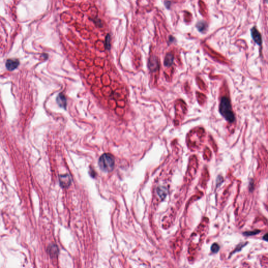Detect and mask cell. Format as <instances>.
<instances>
[{
	"instance_id": "obj_1",
	"label": "cell",
	"mask_w": 268,
	"mask_h": 268,
	"mask_svg": "<svg viewBox=\"0 0 268 268\" xmlns=\"http://www.w3.org/2000/svg\"><path fill=\"white\" fill-rule=\"evenodd\" d=\"M220 113L226 120L232 122L235 120V115L232 110L229 99L227 97H222L219 107Z\"/></svg>"
},
{
	"instance_id": "obj_2",
	"label": "cell",
	"mask_w": 268,
	"mask_h": 268,
	"mask_svg": "<svg viewBox=\"0 0 268 268\" xmlns=\"http://www.w3.org/2000/svg\"><path fill=\"white\" fill-rule=\"evenodd\" d=\"M100 169L105 172H110L113 170L115 166V159L112 154L106 153L102 154L99 160Z\"/></svg>"
},
{
	"instance_id": "obj_3",
	"label": "cell",
	"mask_w": 268,
	"mask_h": 268,
	"mask_svg": "<svg viewBox=\"0 0 268 268\" xmlns=\"http://www.w3.org/2000/svg\"><path fill=\"white\" fill-rule=\"evenodd\" d=\"M251 35L254 42L259 46H261L262 42L261 34L255 27H253L251 29Z\"/></svg>"
},
{
	"instance_id": "obj_4",
	"label": "cell",
	"mask_w": 268,
	"mask_h": 268,
	"mask_svg": "<svg viewBox=\"0 0 268 268\" xmlns=\"http://www.w3.org/2000/svg\"><path fill=\"white\" fill-rule=\"evenodd\" d=\"M59 181H60V186L62 188H68V186H70V184L71 183V179L70 175L68 174H66L61 175L60 176Z\"/></svg>"
},
{
	"instance_id": "obj_5",
	"label": "cell",
	"mask_w": 268,
	"mask_h": 268,
	"mask_svg": "<svg viewBox=\"0 0 268 268\" xmlns=\"http://www.w3.org/2000/svg\"><path fill=\"white\" fill-rule=\"evenodd\" d=\"M19 65V62L17 59H8L6 62V67L10 71L15 70Z\"/></svg>"
},
{
	"instance_id": "obj_6",
	"label": "cell",
	"mask_w": 268,
	"mask_h": 268,
	"mask_svg": "<svg viewBox=\"0 0 268 268\" xmlns=\"http://www.w3.org/2000/svg\"><path fill=\"white\" fill-rule=\"evenodd\" d=\"M57 102L59 106L61 108H63L64 109L66 108L67 105V99L65 97V95L63 94V93H59L57 97Z\"/></svg>"
},
{
	"instance_id": "obj_7",
	"label": "cell",
	"mask_w": 268,
	"mask_h": 268,
	"mask_svg": "<svg viewBox=\"0 0 268 268\" xmlns=\"http://www.w3.org/2000/svg\"><path fill=\"white\" fill-rule=\"evenodd\" d=\"M49 255L51 258L56 257L59 253V249L57 245L51 244L49 246L47 249Z\"/></svg>"
},
{
	"instance_id": "obj_8",
	"label": "cell",
	"mask_w": 268,
	"mask_h": 268,
	"mask_svg": "<svg viewBox=\"0 0 268 268\" xmlns=\"http://www.w3.org/2000/svg\"><path fill=\"white\" fill-rule=\"evenodd\" d=\"M174 61V56L172 53H167L164 60V65L166 67H170L172 65Z\"/></svg>"
},
{
	"instance_id": "obj_9",
	"label": "cell",
	"mask_w": 268,
	"mask_h": 268,
	"mask_svg": "<svg viewBox=\"0 0 268 268\" xmlns=\"http://www.w3.org/2000/svg\"><path fill=\"white\" fill-rule=\"evenodd\" d=\"M196 27L199 32L203 33L205 32V30H207V24L204 21L198 22L196 24Z\"/></svg>"
},
{
	"instance_id": "obj_10",
	"label": "cell",
	"mask_w": 268,
	"mask_h": 268,
	"mask_svg": "<svg viewBox=\"0 0 268 268\" xmlns=\"http://www.w3.org/2000/svg\"><path fill=\"white\" fill-rule=\"evenodd\" d=\"M157 68H158V62L157 61V59L153 58L150 59L149 62V68L150 70H156Z\"/></svg>"
},
{
	"instance_id": "obj_11",
	"label": "cell",
	"mask_w": 268,
	"mask_h": 268,
	"mask_svg": "<svg viewBox=\"0 0 268 268\" xmlns=\"http://www.w3.org/2000/svg\"><path fill=\"white\" fill-rule=\"evenodd\" d=\"M158 193L161 198H164L167 195V189L163 187H160L158 189Z\"/></svg>"
},
{
	"instance_id": "obj_12",
	"label": "cell",
	"mask_w": 268,
	"mask_h": 268,
	"mask_svg": "<svg viewBox=\"0 0 268 268\" xmlns=\"http://www.w3.org/2000/svg\"><path fill=\"white\" fill-rule=\"evenodd\" d=\"M111 36L110 34H108L106 35L105 39V47L108 50H110L111 49Z\"/></svg>"
},
{
	"instance_id": "obj_13",
	"label": "cell",
	"mask_w": 268,
	"mask_h": 268,
	"mask_svg": "<svg viewBox=\"0 0 268 268\" xmlns=\"http://www.w3.org/2000/svg\"><path fill=\"white\" fill-rule=\"evenodd\" d=\"M220 246L218 245V244H214L212 245L211 247V250L214 253H217L218 251L220 250Z\"/></svg>"
},
{
	"instance_id": "obj_14",
	"label": "cell",
	"mask_w": 268,
	"mask_h": 268,
	"mask_svg": "<svg viewBox=\"0 0 268 268\" xmlns=\"http://www.w3.org/2000/svg\"><path fill=\"white\" fill-rule=\"evenodd\" d=\"M260 232V231L258 230H255V231H252V232H244V235H245V236H252V235L257 234H258Z\"/></svg>"
},
{
	"instance_id": "obj_15",
	"label": "cell",
	"mask_w": 268,
	"mask_h": 268,
	"mask_svg": "<svg viewBox=\"0 0 268 268\" xmlns=\"http://www.w3.org/2000/svg\"><path fill=\"white\" fill-rule=\"evenodd\" d=\"M263 239H264V241H268V234H266L264 235V236L263 237Z\"/></svg>"
}]
</instances>
